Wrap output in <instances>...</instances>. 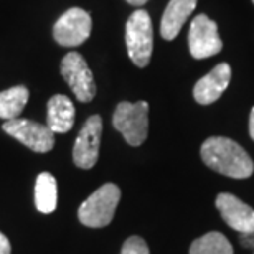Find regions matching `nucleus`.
Returning a JSON list of instances; mask_svg holds the SVG:
<instances>
[{
    "instance_id": "0eeeda50",
    "label": "nucleus",
    "mask_w": 254,
    "mask_h": 254,
    "mask_svg": "<svg viewBox=\"0 0 254 254\" xmlns=\"http://www.w3.org/2000/svg\"><path fill=\"white\" fill-rule=\"evenodd\" d=\"M2 129L8 135H12L13 139L22 142L30 150L38 152V154L50 152L55 145V134L50 130V127L35 123V121L20 119V118L5 121Z\"/></svg>"
},
{
    "instance_id": "9b49d317",
    "label": "nucleus",
    "mask_w": 254,
    "mask_h": 254,
    "mask_svg": "<svg viewBox=\"0 0 254 254\" xmlns=\"http://www.w3.org/2000/svg\"><path fill=\"white\" fill-rule=\"evenodd\" d=\"M231 68L228 63H220L213 68L206 76L196 81L193 88V98L198 104L208 106L221 98L226 88L230 86Z\"/></svg>"
},
{
    "instance_id": "423d86ee",
    "label": "nucleus",
    "mask_w": 254,
    "mask_h": 254,
    "mask_svg": "<svg viewBox=\"0 0 254 254\" xmlns=\"http://www.w3.org/2000/svg\"><path fill=\"white\" fill-rule=\"evenodd\" d=\"M93 30L91 15L83 8H69L53 25V38L62 47H79L89 38Z\"/></svg>"
},
{
    "instance_id": "aec40b11",
    "label": "nucleus",
    "mask_w": 254,
    "mask_h": 254,
    "mask_svg": "<svg viewBox=\"0 0 254 254\" xmlns=\"http://www.w3.org/2000/svg\"><path fill=\"white\" fill-rule=\"evenodd\" d=\"M250 135L254 140V108L251 109V114H250Z\"/></svg>"
},
{
    "instance_id": "f03ea898",
    "label": "nucleus",
    "mask_w": 254,
    "mask_h": 254,
    "mask_svg": "<svg viewBox=\"0 0 254 254\" xmlns=\"http://www.w3.org/2000/svg\"><path fill=\"white\" fill-rule=\"evenodd\" d=\"M113 126L123 134L129 145H142L149 134V103L147 101L119 103L113 114Z\"/></svg>"
},
{
    "instance_id": "f8f14e48",
    "label": "nucleus",
    "mask_w": 254,
    "mask_h": 254,
    "mask_svg": "<svg viewBox=\"0 0 254 254\" xmlns=\"http://www.w3.org/2000/svg\"><path fill=\"white\" fill-rule=\"evenodd\" d=\"M76 118L74 104L68 96L55 94L47 104V126L53 134H66L73 129Z\"/></svg>"
},
{
    "instance_id": "ddd939ff",
    "label": "nucleus",
    "mask_w": 254,
    "mask_h": 254,
    "mask_svg": "<svg viewBox=\"0 0 254 254\" xmlns=\"http://www.w3.org/2000/svg\"><path fill=\"white\" fill-rule=\"evenodd\" d=\"M198 0H170L167 5L160 22V35L162 38L170 42L175 40L180 33L182 27L185 25L187 18L193 13Z\"/></svg>"
},
{
    "instance_id": "4468645a",
    "label": "nucleus",
    "mask_w": 254,
    "mask_h": 254,
    "mask_svg": "<svg viewBox=\"0 0 254 254\" xmlns=\"http://www.w3.org/2000/svg\"><path fill=\"white\" fill-rule=\"evenodd\" d=\"M57 179L48 172H42L35 182V206L40 213L48 215L57 210Z\"/></svg>"
},
{
    "instance_id": "412c9836",
    "label": "nucleus",
    "mask_w": 254,
    "mask_h": 254,
    "mask_svg": "<svg viewBox=\"0 0 254 254\" xmlns=\"http://www.w3.org/2000/svg\"><path fill=\"white\" fill-rule=\"evenodd\" d=\"M127 3H130V5H134V7H142V5H145L149 0H126Z\"/></svg>"
},
{
    "instance_id": "4be33fe9",
    "label": "nucleus",
    "mask_w": 254,
    "mask_h": 254,
    "mask_svg": "<svg viewBox=\"0 0 254 254\" xmlns=\"http://www.w3.org/2000/svg\"><path fill=\"white\" fill-rule=\"evenodd\" d=\"M253 3H254V0H253Z\"/></svg>"
},
{
    "instance_id": "f3484780",
    "label": "nucleus",
    "mask_w": 254,
    "mask_h": 254,
    "mask_svg": "<svg viewBox=\"0 0 254 254\" xmlns=\"http://www.w3.org/2000/svg\"><path fill=\"white\" fill-rule=\"evenodd\" d=\"M119 254H150V251L145 240H142L140 236H130L124 241Z\"/></svg>"
},
{
    "instance_id": "6ab92c4d",
    "label": "nucleus",
    "mask_w": 254,
    "mask_h": 254,
    "mask_svg": "<svg viewBox=\"0 0 254 254\" xmlns=\"http://www.w3.org/2000/svg\"><path fill=\"white\" fill-rule=\"evenodd\" d=\"M254 233H248V235H241V245L245 246V248H253L254 245Z\"/></svg>"
},
{
    "instance_id": "2eb2a0df",
    "label": "nucleus",
    "mask_w": 254,
    "mask_h": 254,
    "mask_svg": "<svg viewBox=\"0 0 254 254\" xmlns=\"http://www.w3.org/2000/svg\"><path fill=\"white\" fill-rule=\"evenodd\" d=\"M30 91L27 86H13L5 91H0V119L12 121L17 119L28 103Z\"/></svg>"
},
{
    "instance_id": "39448f33",
    "label": "nucleus",
    "mask_w": 254,
    "mask_h": 254,
    "mask_svg": "<svg viewBox=\"0 0 254 254\" xmlns=\"http://www.w3.org/2000/svg\"><path fill=\"white\" fill-rule=\"evenodd\" d=\"M60 71H62L66 84L74 93L76 99L81 101V103H89V101L94 99V76L86 60L83 58V55H79L78 52L66 53L62 60V64H60Z\"/></svg>"
},
{
    "instance_id": "6e6552de",
    "label": "nucleus",
    "mask_w": 254,
    "mask_h": 254,
    "mask_svg": "<svg viewBox=\"0 0 254 254\" xmlns=\"http://www.w3.org/2000/svg\"><path fill=\"white\" fill-rule=\"evenodd\" d=\"M101 135H103V119L94 114L86 121L76 137L73 147V162L76 167L89 170L96 165L99 159Z\"/></svg>"
},
{
    "instance_id": "1a4fd4ad",
    "label": "nucleus",
    "mask_w": 254,
    "mask_h": 254,
    "mask_svg": "<svg viewBox=\"0 0 254 254\" xmlns=\"http://www.w3.org/2000/svg\"><path fill=\"white\" fill-rule=\"evenodd\" d=\"M189 48L195 60L215 57L221 52L223 42L218 35V25L206 15L200 13L193 18L189 32Z\"/></svg>"
},
{
    "instance_id": "f257e3e1",
    "label": "nucleus",
    "mask_w": 254,
    "mask_h": 254,
    "mask_svg": "<svg viewBox=\"0 0 254 254\" xmlns=\"http://www.w3.org/2000/svg\"><path fill=\"white\" fill-rule=\"evenodd\" d=\"M201 159L211 170L231 179H248L254 172V162L238 142L228 137H210L201 145Z\"/></svg>"
},
{
    "instance_id": "dca6fc26",
    "label": "nucleus",
    "mask_w": 254,
    "mask_h": 254,
    "mask_svg": "<svg viewBox=\"0 0 254 254\" xmlns=\"http://www.w3.org/2000/svg\"><path fill=\"white\" fill-rule=\"evenodd\" d=\"M190 254H233V246L220 231H210L191 243Z\"/></svg>"
},
{
    "instance_id": "7ed1b4c3",
    "label": "nucleus",
    "mask_w": 254,
    "mask_h": 254,
    "mask_svg": "<svg viewBox=\"0 0 254 254\" xmlns=\"http://www.w3.org/2000/svg\"><path fill=\"white\" fill-rule=\"evenodd\" d=\"M126 47L132 63L145 68L150 63L154 50V28L150 15L145 10H135L126 23Z\"/></svg>"
},
{
    "instance_id": "a211bd4d",
    "label": "nucleus",
    "mask_w": 254,
    "mask_h": 254,
    "mask_svg": "<svg viewBox=\"0 0 254 254\" xmlns=\"http://www.w3.org/2000/svg\"><path fill=\"white\" fill-rule=\"evenodd\" d=\"M12 253V246H10L8 238L0 231V254H10Z\"/></svg>"
},
{
    "instance_id": "9d476101",
    "label": "nucleus",
    "mask_w": 254,
    "mask_h": 254,
    "mask_svg": "<svg viewBox=\"0 0 254 254\" xmlns=\"http://www.w3.org/2000/svg\"><path fill=\"white\" fill-rule=\"evenodd\" d=\"M215 205L223 221L240 235L254 233V210L233 193H220Z\"/></svg>"
},
{
    "instance_id": "20e7f679",
    "label": "nucleus",
    "mask_w": 254,
    "mask_h": 254,
    "mask_svg": "<svg viewBox=\"0 0 254 254\" xmlns=\"http://www.w3.org/2000/svg\"><path fill=\"white\" fill-rule=\"evenodd\" d=\"M121 200V190L116 184H104L99 187L78 210V218L88 228H104L114 218L116 208Z\"/></svg>"
}]
</instances>
